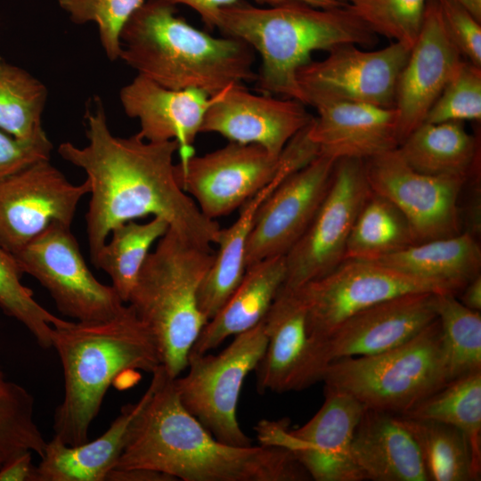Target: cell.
<instances>
[{
  "label": "cell",
  "instance_id": "25",
  "mask_svg": "<svg viewBox=\"0 0 481 481\" xmlns=\"http://www.w3.org/2000/svg\"><path fill=\"white\" fill-rule=\"evenodd\" d=\"M156 376L135 404L122 407L108 429L94 441L68 445L55 437L46 444L36 469V481H103L114 469L131 428L156 387Z\"/></svg>",
  "mask_w": 481,
  "mask_h": 481
},
{
  "label": "cell",
  "instance_id": "44",
  "mask_svg": "<svg viewBox=\"0 0 481 481\" xmlns=\"http://www.w3.org/2000/svg\"><path fill=\"white\" fill-rule=\"evenodd\" d=\"M31 452H24L0 467V481H36Z\"/></svg>",
  "mask_w": 481,
  "mask_h": 481
},
{
  "label": "cell",
  "instance_id": "11",
  "mask_svg": "<svg viewBox=\"0 0 481 481\" xmlns=\"http://www.w3.org/2000/svg\"><path fill=\"white\" fill-rule=\"evenodd\" d=\"M324 392L322 407L305 425L289 429L285 420H264L255 428L257 439L289 450L315 481L364 480L351 445L366 407L345 391L325 386Z\"/></svg>",
  "mask_w": 481,
  "mask_h": 481
},
{
  "label": "cell",
  "instance_id": "32",
  "mask_svg": "<svg viewBox=\"0 0 481 481\" xmlns=\"http://www.w3.org/2000/svg\"><path fill=\"white\" fill-rule=\"evenodd\" d=\"M414 244L413 232L402 212L371 192L353 225L345 259L376 260Z\"/></svg>",
  "mask_w": 481,
  "mask_h": 481
},
{
  "label": "cell",
  "instance_id": "19",
  "mask_svg": "<svg viewBox=\"0 0 481 481\" xmlns=\"http://www.w3.org/2000/svg\"><path fill=\"white\" fill-rule=\"evenodd\" d=\"M305 106L295 99L257 95L242 84L231 85L210 96L200 133L256 144L280 156L288 143L312 121L314 117Z\"/></svg>",
  "mask_w": 481,
  "mask_h": 481
},
{
  "label": "cell",
  "instance_id": "24",
  "mask_svg": "<svg viewBox=\"0 0 481 481\" xmlns=\"http://www.w3.org/2000/svg\"><path fill=\"white\" fill-rule=\"evenodd\" d=\"M351 452L364 480L428 481L419 446L401 415L366 407Z\"/></svg>",
  "mask_w": 481,
  "mask_h": 481
},
{
  "label": "cell",
  "instance_id": "23",
  "mask_svg": "<svg viewBox=\"0 0 481 481\" xmlns=\"http://www.w3.org/2000/svg\"><path fill=\"white\" fill-rule=\"evenodd\" d=\"M317 117L308 126L310 140L320 154L335 159L366 160L397 149L398 112L366 103L336 102L314 107Z\"/></svg>",
  "mask_w": 481,
  "mask_h": 481
},
{
  "label": "cell",
  "instance_id": "39",
  "mask_svg": "<svg viewBox=\"0 0 481 481\" xmlns=\"http://www.w3.org/2000/svg\"><path fill=\"white\" fill-rule=\"evenodd\" d=\"M145 0H58L77 24L96 23L100 42L110 61L120 58L121 32Z\"/></svg>",
  "mask_w": 481,
  "mask_h": 481
},
{
  "label": "cell",
  "instance_id": "2",
  "mask_svg": "<svg viewBox=\"0 0 481 481\" xmlns=\"http://www.w3.org/2000/svg\"><path fill=\"white\" fill-rule=\"evenodd\" d=\"M137 415L113 469H142L183 481H305L310 477L287 449L220 442L181 403L164 368Z\"/></svg>",
  "mask_w": 481,
  "mask_h": 481
},
{
  "label": "cell",
  "instance_id": "29",
  "mask_svg": "<svg viewBox=\"0 0 481 481\" xmlns=\"http://www.w3.org/2000/svg\"><path fill=\"white\" fill-rule=\"evenodd\" d=\"M418 172L436 176L468 178L477 156V142L463 122H424L397 148Z\"/></svg>",
  "mask_w": 481,
  "mask_h": 481
},
{
  "label": "cell",
  "instance_id": "12",
  "mask_svg": "<svg viewBox=\"0 0 481 481\" xmlns=\"http://www.w3.org/2000/svg\"><path fill=\"white\" fill-rule=\"evenodd\" d=\"M371 192L365 160L336 161L320 208L304 234L285 255L286 276L281 289H297L326 275L345 259L353 225Z\"/></svg>",
  "mask_w": 481,
  "mask_h": 481
},
{
  "label": "cell",
  "instance_id": "3",
  "mask_svg": "<svg viewBox=\"0 0 481 481\" xmlns=\"http://www.w3.org/2000/svg\"><path fill=\"white\" fill-rule=\"evenodd\" d=\"M52 347L64 376V395L53 414V436L68 445L88 440L105 394L121 373L154 372L161 366L156 341L128 304L99 322L63 320L53 326Z\"/></svg>",
  "mask_w": 481,
  "mask_h": 481
},
{
  "label": "cell",
  "instance_id": "38",
  "mask_svg": "<svg viewBox=\"0 0 481 481\" xmlns=\"http://www.w3.org/2000/svg\"><path fill=\"white\" fill-rule=\"evenodd\" d=\"M428 0H353V12L377 35L412 49L420 34Z\"/></svg>",
  "mask_w": 481,
  "mask_h": 481
},
{
  "label": "cell",
  "instance_id": "27",
  "mask_svg": "<svg viewBox=\"0 0 481 481\" xmlns=\"http://www.w3.org/2000/svg\"><path fill=\"white\" fill-rule=\"evenodd\" d=\"M285 276V256L269 257L247 267L238 287L203 327L191 353H208L229 337L259 324L282 287Z\"/></svg>",
  "mask_w": 481,
  "mask_h": 481
},
{
  "label": "cell",
  "instance_id": "26",
  "mask_svg": "<svg viewBox=\"0 0 481 481\" xmlns=\"http://www.w3.org/2000/svg\"><path fill=\"white\" fill-rule=\"evenodd\" d=\"M281 159L275 177L239 208V216L230 226L218 232V249L198 297L200 310L208 321L222 308L245 273V249L260 205L287 176L304 167L303 159L291 149L281 152Z\"/></svg>",
  "mask_w": 481,
  "mask_h": 481
},
{
  "label": "cell",
  "instance_id": "21",
  "mask_svg": "<svg viewBox=\"0 0 481 481\" xmlns=\"http://www.w3.org/2000/svg\"><path fill=\"white\" fill-rule=\"evenodd\" d=\"M461 57L445 29L436 0H428L420 34L396 84L395 108L400 143L424 123Z\"/></svg>",
  "mask_w": 481,
  "mask_h": 481
},
{
  "label": "cell",
  "instance_id": "5",
  "mask_svg": "<svg viewBox=\"0 0 481 481\" xmlns=\"http://www.w3.org/2000/svg\"><path fill=\"white\" fill-rule=\"evenodd\" d=\"M120 42L119 59L169 89L213 96L231 85L257 80L250 46L196 29L163 0H145L125 25Z\"/></svg>",
  "mask_w": 481,
  "mask_h": 481
},
{
  "label": "cell",
  "instance_id": "14",
  "mask_svg": "<svg viewBox=\"0 0 481 481\" xmlns=\"http://www.w3.org/2000/svg\"><path fill=\"white\" fill-rule=\"evenodd\" d=\"M365 170L371 191L402 212L416 244L461 232L458 200L468 178L418 172L397 149L366 159Z\"/></svg>",
  "mask_w": 481,
  "mask_h": 481
},
{
  "label": "cell",
  "instance_id": "36",
  "mask_svg": "<svg viewBox=\"0 0 481 481\" xmlns=\"http://www.w3.org/2000/svg\"><path fill=\"white\" fill-rule=\"evenodd\" d=\"M46 444L35 420L32 395L0 368V467L24 452L41 457Z\"/></svg>",
  "mask_w": 481,
  "mask_h": 481
},
{
  "label": "cell",
  "instance_id": "20",
  "mask_svg": "<svg viewBox=\"0 0 481 481\" xmlns=\"http://www.w3.org/2000/svg\"><path fill=\"white\" fill-rule=\"evenodd\" d=\"M436 294L401 295L350 316L321 343L325 364L380 354L412 339L436 319Z\"/></svg>",
  "mask_w": 481,
  "mask_h": 481
},
{
  "label": "cell",
  "instance_id": "17",
  "mask_svg": "<svg viewBox=\"0 0 481 481\" xmlns=\"http://www.w3.org/2000/svg\"><path fill=\"white\" fill-rule=\"evenodd\" d=\"M337 159L320 154L287 176L260 205L246 249V268L285 256L304 234L330 183Z\"/></svg>",
  "mask_w": 481,
  "mask_h": 481
},
{
  "label": "cell",
  "instance_id": "1",
  "mask_svg": "<svg viewBox=\"0 0 481 481\" xmlns=\"http://www.w3.org/2000/svg\"><path fill=\"white\" fill-rule=\"evenodd\" d=\"M84 120L87 144L78 147L65 142L58 153L86 175L91 198L86 222L92 263L113 228L149 216L165 220L169 229L198 246L216 244L219 224L200 212L178 182L175 141L150 142L138 134L113 135L98 96L87 103Z\"/></svg>",
  "mask_w": 481,
  "mask_h": 481
},
{
  "label": "cell",
  "instance_id": "28",
  "mask_svg": "<svg viewBox=\"0 0 481 481\" xmlns=\"http://www.w3.org/2000/svg\"><path fill=\"white\" fill-rule=\"evenodd\" d=\"M374 261L438 282L456 295L480 274L481 249L470 232L420 242Z\"/></svg>",
  "mask_w": 481,
  "mask_h": 481
},
{
  "label": "cell",
  "instance_id": "16",
  "mask_svg": "<svg viewBox=\"0 0 481 481\" xmlns=\"http://www.w3.org/2000/svg\"><path fill=\"white\" fill-rule=\"evenodd\" d=\"M274 156L256 144H228L175 166L181 187L208 219L230 215L267 185L281 167Z\"/></svg>",
  "mask_w": 481,
  "mask_h": 481
},
{
  "label": "cell",
  "instance_id": "10",
  "mask_svg": "<svg viewBox=\"0 0 481 481\" xmlns=\"http://www.w3.org/2000/svg\"><path fill=\"white\" fill-rule=\"evenodd\" d=\"M294 290L305 306L309 333L319 343L350 316L385 300L415 292H452L438 282L365 259H344L326 275Z\"/></svg>",
  "mask_w": 481,
  "mask_h": 481
},
{
  "label": "cell",
  "instance_id": "7",
  "mask_svg": "<svg viewBox=\"0 0 481 481\" xmlns=\"http://www.w3.org/2000/svg\"><path fill=\"white\" fill-rule=\"evenodd\" d=\"M322 381L352 395L367 408L406 413L448 383L437 318L390 350L333 361Z\"/></svg>",
  "mask_w": 481,
  "mask_h": 481
},
{
  "label": "cell",
  "instance_id": "45",
  "mask_svg": "<svg viewBox=\"0 0 481 481\" xmlns=\"http://www.w3.org/2000/svg\"><path fill=\"white\" fill-rule=\"evenodd\" d=\"M107 480L111 481H175L173 477L157 471L132 469L118 470L112 469Z\"/></svg>",
  "mask_w": 481,
  "mask_h": 481
},
{
  "label": "cell",
  "instance_id": "31",
  "mask_svg": "<svg viewBox=\"0 0 481 481\" xmlns=\"http://www.w3.org/2000/svg\"><path fill=\"white\" fill-rule=\"evenodd\" d=\"M168 228L165 220L153 217L146 223L128 221L111 230L110 240L93 265L109 275L123 302L127 303L151 248Z\"/></svg>",
  "mask_w": 481,
  "mask_h": 481
},
{
  "label": "cell",
  "instance_id": "15",
  "mask_svg": "<svg viewBox=\"0 0 481 481\" xmlns=\"http://www.w3.org/2000/svg\"><path fill=\"white\" fill-rule=\"evenodd\" d=\"M86 180L74 184L50 159L0 181V246L14 254L55 223L71 225Z\"/></svg>",
  "mask_w": 481,
  "mask_h": 481
},
{
  "label": "cell",
  "instance_id": "35",
  "mask_svg": "<svg viewBox=\"0 0 481 481\" xmlns=\"http://www.w3.org/2000/svg\"><path fill=\"white\" fill-rule=\"evenodd\" d=\"M47 101L45 86L27 70L0 56V128L20 139L44 133L42 115Z\"/></svg>",
  "mask_w": 481,
  "mask_h": 481
},
{
  "label": "cell",
  "instance_id": "48",
  "mask_svg": "<svg viewBox=\"0 0 481 481\" xmlns=\"http://www.w3.org/2000/svg\"><path fill=\"white\" fill-rule=\"evenodd\" d=\"M466 10L481 22V0H449Z\"/></svg>",
  "mask_w": 481,
  "mask_h": 481
},
{
  "label": "cell",
  "instance_id": "43",
  "mask_svg": "<svg viewBox=\"0 0 481 481\" xmlns=\"http://www.w3.org/2000/svg\"><path fill=\"white\" fill-rule=\"evenodd\" d=\"M172 5L183 4L196 12L209 29L216 28L221 9L244 0H163Z\"/></svg>",
  "mask_w": 481,
  "mask_h": 481
},
{
  "label": "cell",
  "instance_id": "42",
  "mask_svg": "<svg viewBox=\"0 0 481 481\" xmlns=\"http://www.w3.org/2000/svg\"><path fill=\"white\" fill-rule=\"evenodd\" d=\"M53 143L46 133L20 139L0 128V181L44 159H50Z\"/></svg>",
  "mask_w": 481,
  "mask_h": 481
},
{
  "label": "cell",
  "instance_id": "18",
  "mask_svg": "<svg viewBox=\"0 0 481 481\" xmlns=\"http://www.w3.org/2000/svg\"><path fill=\"white\" fill-rule=\"evenodd\" d=\"M267 343L255 372L257 389L285 393L322 381L327 368L321 343L309 333L306 311L295 290H279L264 319Z\"/></svg>",
  "mask_w": 481,
  "mask_h": 481
},
{
  "label": "cell",
  "instance_id": "4",
  "mask_svg": "<svg viewBox=\"0 0 481 481\" xmlns=\"http://www.w3.org/2000/svg\"><path fill=\"white\" fill-rule=\"evenodd\" d=\"M216 29L258 53L261 66L256 81L263 94L304 104L297 72L312 61L314 52H330L348 44L373 46L379 41L348 4L317 8L288 3L258 7L241 1L221 9Z\"/></svg>",
  "mask_w": 481,
  "mask_h": 481
},
{
  "label": "cell",
  "instance_id": "30",
  "mask_svg": "<svg viewBox=\"0 0 481 481\" xmlns=\"http://www.w3.org/2000/svg\"><path fill=\"white\" fill-rule=\"evenodd\" d=\"M401 417L419 446L428 481L480 480L481 469L461 430L440 421Z\"/></svg>",
  "mask_w": 481,
  "mask_h": 481
},
{
  "label": "cell",
  "instance_id": "47",
  "mask_svg": "<svg viewBox=\"0 0 481 481\" xmlns=\"http://www.w3.org/2000/svg\"><path fill=\"white\" fill-rule=\"evenodd\" d=\"M259 3L266 4L269 6H275L279 4H288V3H300L305 4L313 7L317 8H332L341 5H346L340 4L335 0H257Z\"/></svg>",
  "mask_w": 481,
  "mask_h": 481
},
{
  "label": "cell",
  "instance_id": "41",
  "mask_svg": "<svg viewBox=\"0 0 481 481\" xmlns=\"http://www.w3.org/2000/svg\"><path fill=\"white\" fill-rule=\"evenodd\" d=\"M445 29L468 61L481 67V22L449 0H436Z\"/></svg>",
  "mask_w": 481,
  "mask_h": 481
},
{
  "label": "cell",
  "instance_id": "8",
  "mask_svg": "<svg viewBox=\"0 0 481 481\" xmlns=\"http://www.w3.org/2000/svg\"><path fill=\"white\" fill-rule=\"evenodd\" d=\"M267 343L264 320L234 336L219 354L190 353L188 371L174 379L184 408L220 442L252 445L237 418V407L246 377L255 371Z\"/></svg>",
  "mask_w": 481,
  "mask_h": 481
},
{
  "label": "cell",
  "instance_id": "46",
  "mask_svg": "<svg viewBox=\"0 0 481 481\" xmlns=\"http://www.w3.org/2000/svg\"><path fill=\"white\" fill-rule=\"evenodd\" d=\"M459 300L466 307L480 312L481 311V274H478L459 292Z\"/></svg>",
  "mask_w": 481,
  "mask_h": 481
},
{
  "label": "cell",
  "instance_id": "37",
  "mask_svg": "<svg viewBox=\"0 0 481 481\" xmlns=\"http://www.w3.org/2000/svg\"><path fill=\"white\" fill-rule=\"evenodd\" d=\"M21 272L14 257L0 246V308L24 325L40 346L52 347L53 326L61 319L44 308L33 291L22 284Z\"/></svg>",
  "mask_w": 481,
  "mask_h": 481
},
{
  "label": "cell",
  "instance_id": "33",
  "mask_svg": "<svg viewBox=\"0 0 481 481\" xmlns=\"http://www.w3.org/2000/svg\"><path fill=\"white\" fill-rule=\"evenodd\" d=\"M401 416L456 427L467 436L481 469V371L448 382Z\"/></svg>",
  "mask_w": 481,
  "mask_h": 481
},
{
  "label": "cell",
  "instance_id": "49",
  "mask_svg": "<svg viewBox=\"0 0 481 481\" xmlns=\"http://www.w3.org/2000/svg\"><path fill=\"white\" fill-rule=\"evenodd\" d=\"M340 4H347L349 3H351L353 0H335Z\"/></svg>",
  "mask_w": 481,
  "mask_h": 481
},
{
  "label": "cell",
  "instance_id": "22",
  "mask_svg": "<svg viewBox=\"0 0 481 481\" xmlns=\"http://www.w3.org/2000/svg\"><path fill=\"white\" fill-rule=\"evenodd\" d=\"M125 113L140 123L137 133L150 142L175 141L180 162L194 155L210 96L197 89L175 90L138 75L119 93Z\"/></svg>",
  "mask_w": 481,
  "mask_h": 481
},
{
  "label": "cell",
  "instance_id": "6",
  "mask_svg": "<svg viewBox=\"0 0 481 481\" xmlns=\"http://www.w3.org/2000/svg\"><path fill=\"white\" fill-rule=\"evenodd\" d=\"M215 258L169 229L141 269L126 304L151 332L161 366L171 379L186 370L188 357L208 320L199 290Z\"/></svg>",
  "mask_w": 481,
  "mask_h": 481
},
{
  "label": "cell",
  "instance_id": "40",
  "mask_svg": "<svg viewBox=\"0 0 481 481\" xmlns=\"http://www.w3.org/2000/svg\"><path fill=\"white\" fill-rule=\"evenodd\" d=\"M481 120V67L461 61L424 122Z\"/></svg>",
  "mask_w": 481,
  "mask_h": 481
},
{
  "label": "cell",
  "instance_id": "34",
  "mask_svg": "<svg viewBox=\"0 0 481 481\" xmlns=\"http://www.w3.org/2000/svg\"><path fill=\"white\" fill-rule=\"evenodd\" d=\"M448 382L481 371V314L466 307L456 294H436Z\"/></svg>",
  "mask_w": 481,
  "mask_h": 481
},
{
  "label": "cell",
  "instance_id": "9",
  "mask_svg": "<svg viewBox=\"0 0 481 481\" xmlns=\"http://www.w3.org/2000/svg\"><path fill=\"white\" fill-rule=\"evenodd\" d=\"M12 255L23 273L47 289L57 309L77 322L109 320L126 305L94 276L69 225L53 224Z\"/></svg>",
  "mask_w": 481,
  "mask_h": 481
},
{
  "label": "cell",
  "instance_id": "13",
  "mask_svg": "<svg viewBox=\"0 0 481 481\" xmlns=\"http://www.w3.org/2000/svg\"><path fill=\"white\" fill-rule=\"evenodd\" d=\"M358 46L338 45L298 70L306 105L347 102L395 108L397 80L411 49L398 42L373 51Z\"/></svg>",
  "mask_w": 481,
  "mask_h": 481
}]
</instances>
